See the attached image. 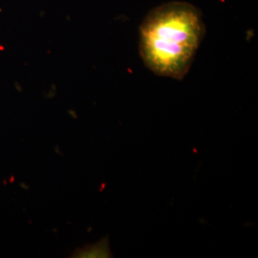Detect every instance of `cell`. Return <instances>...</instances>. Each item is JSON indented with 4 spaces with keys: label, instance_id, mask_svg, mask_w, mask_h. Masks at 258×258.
<instances>
[{
    "label": "cell",
    "instance_id": "6da1fadb",
    "mask_svg": "<svg viewBox=\"0 0 258 258\" xmlns=\"http://www.w3.org/2000/svg\"><path fill=\"white\" fill-rule=\"evenodd\" d=\"M206 33L202 14L186 2H168L150 11L140 27V55L160 77L183 80Z\"/></svg>",
    "mask_w": 258,
    "mask_h": 258
}]
</instances>
